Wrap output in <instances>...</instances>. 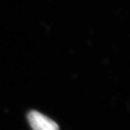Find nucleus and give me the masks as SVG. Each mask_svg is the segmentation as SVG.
Listing matches in <instances>:
<instances>
[{
  "label": "nucleus",
  "instance_id": "f257e3e1",
  "mask_svg": "<svg viewBox=\"0 0 130 130\" xmlns=\"http://www.w3.org/2000/svg\"><path fill=\"white\" fill-rule=\"evenodd\" d=\"M28 121L33 130H59L58 125L55 122L37 111H30Z\"/></svg>",
  "mask_w": 130,
  "mask_h": 130
}]
</instances>
